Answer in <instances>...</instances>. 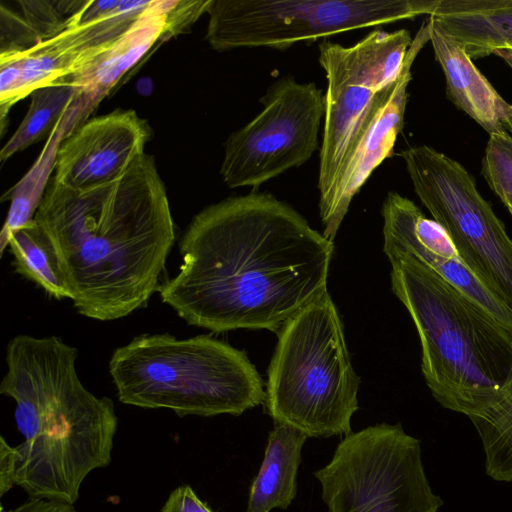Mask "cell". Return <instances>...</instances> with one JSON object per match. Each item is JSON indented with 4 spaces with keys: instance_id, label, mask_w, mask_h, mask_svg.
I'll list each match as a JSON object with an SVG mask.
<instances>
[{
    "instance_id": "29",
    "label": "cell",
    "mask_w": 512,
    "mask_h": 512,
    "mask_svg": "<svg viewBox=\"0 0 512 512\" xmlns=\"http://www.w3.org/2000/svg\"><path fill=\"white\" fill-rule=\"evenodd\" d=\"M494 54L503 59L512 69V50H497L494 52Z\"/></svg>"
},
{
    "instance_id": "2",
    "label": "cell",
    "mask_w": 512,
    "mask_h": 512,
    "mask_svg": "<svg viewBox=\"0 0 512 512\" xmlns=\"http://www.w3.org/2000/svg\"><path fill=\"white\" fill-rule=\"evenodd\" d=\"M79 314L112 321L145 306L175 242V225L153 156L118 179L72 189L50 178L35 214Z\"/></svg>"
},
{
    "instance_id": "10",
    "label": "cell",
    "mask_w": 512,
    "mask_h": 512,
    "mask_svg": "<svg viewBox=\"0 0 512 512\" xmlns=\"http://www.w3.org/2000/svg\"><path fill=\"white\" fill-rule=\"evenodd\" d=\"M413 38L407 29H376L351 46L324 40V128L319 153V210L328 203L379 95L399 77Z\"/></svg>"
},
{
    "instance_id": "24",
    "label": "cell",
    "mask_w": 512,
    "mask_h": 512,
    "mask_svg": "<svg viewBox=\"0 0 512 512\" xmlns=\"http://www.w3.org/2000/svg\"><path fill=\"white\" fill-rule=\"evenodd\" d=\"M482 159V175L502 202L512 199V137L491 134Z\"/></svg>"
},
{
    "instance_id": "25",
    "label": "cell",
    "mask_w": 512,
    "mask_h": 512,
    "mask_svg": "<svg viewBox=\"0 0 512 512\" xmlns=\"http://www.w3.org/2000/svg\"><path fill=\"white\" fill-rule=\"evenodd\" d=\"M210 0H167L166 40L183 33L202 14L207 13Z\"/></svg>"
},
{
    "instance_id": "19",
    "label": "cell",
    "mask_w": 512,
    "mask_h": 512,
    "mask_svg": "<svg viewBox=\"0 0 512 512\" xmlns=\"http://www.w3.org/2000/svg\"><path fill=\"white\" fill-rule=\"evenodd\" d=\"M66 126L67 124L61 120L31 169L2 197V201L9 199L11 203L0 233L1 256L8 247L13 233L36 222L35 214L55 167L59 146L70 135L69 127Z\"/></svg>"
},
{
    "instance_id": "30",
    "label": "cell",
    "mask_w": 512,
    "mask_h": 512,
    "mask_svg": "<svg viewBox=\"0 0 512 512\" xmlns=\"http://www.w3.org/2000/svg\"><path fill=\"white\" fill-rule=\"evenodd\" d=\"M504 128L507 132H511L512 133V109H511V112H510V115L508 117V119L506 120L505 124H504Z\"/></svg>"
},
{
    "instance_id": "28",
    "label": "cell",
    "mask_w": 512,
    "mask_h": 512,
    "mask_svg": "<svg viewBox=\"0 0 512 512\" xmlns=\"http://www.w3.org/2000/svg\"><path fill=\"white\" fill-rule=\"evenodd\" d=\"M2 512L3 509H2ZM6 512H77L73 504L57 500L31 498L15 509Z\"/></svg>"
},
{
    "instance_id": "17",
    "label": "cell",
    "mask_w": 512,
    "mask_h": 512,
    "mask_svg": "<svg viewBox=\"0 0 512 512\" xmlns=\"http://www.w3.org/2000/svg\"><path fill=\"white\" fill-rule=\"evenodd\" d=\"M429 17L471 59L512 50V0H439Z\"/></svg>"
},
{
    "instance_id": "6",
    "label": "cell",
    "mask_w": 512,
    "mask_h": 512,
    "mask_svg": "<svg viewBox=\"0 0 512 512\" xmlns=\"http://www.w3.org/2000/svg\"><path fill=\"white\" fill-rule=\"evenodd\" d=\"M277 335L264 399L275 424L307 437L351 433L359 377L328 291L288 319Z\"/></svg>"
},
{
    "instance_id": "18",
    "label": "cell",
    "mask_w": 512,
    "mask_h": 512,
    "mask_svg": "<svg viewBox=\"0 0 512 512\" xmlns=\"http://www.w3.org/2000/svg\"><path fill=\"white\" fill-rule=\"evenodd\" d=\"M307 435L285 424H275L264 458L253 480L246 512L286 509L297 491V473Z\"/></svg>"
},
{
    "instance_id": "23",
    "label": "cell",
    "mask_w": 512,
    "mask_h": 512,
    "mask_svg": "<svg viewBox=\"0 0 512 512\" xmlns=\"http://www.w3.org/2000/svg\"><path fill=\"white\" fill-rule=\"evenodd\" d=\"M17 10L41 42L64 31L88 0H15Z\"/></svg>"
},
{
    "instance_id": "16",
    "label": "cell",
    "mask_w": 512,
    "mask_h": 512,
    "mask_svg": "<svg viewBox=\"0 0 512 512\" xmlns=\"http://www.w3.org/2000/svg\"><path fill=\"white\" fill-rule=\"evenodd\" d=\"M428 21L430 42L445 76L448 98L489 135L508 134L504 124L512 105L501 97L465 50L429 16Z\"/></svg>"
},
{
    "instance_id": "13",
    "label": "cell",
    "mask_w": 512,
    "mask_h": 512,
    "mask_svg": "<svg viewBox=\"0 0 512 512\" xmlns=\"http://www.w3.org/2000/svg\"><path fill=\"white\" fill-rule=\"evenodd\" d=\"M428 41L430 26L427 19L413 38L399 77L379 95L372 108L350 156L339 173L328 203L319 210L323 235L330 241L334 240L354 196L393 151L404 124L407 88L412 78L411 68Z\"/></svg>"
},
{
    "instance_id": "9",
    "label": "cell",
    "mask_w": 512,
    "mask_h": 512,
    "mask_svg": "<svg viewBox=\"0 0 512 512\" xmlns=\"http://www.w3.org/2000/svg\"><path fill=\"white\" fill-rule=\"evenodd\" d=\"M401 156L416 195L446 231L461 262L512 309V239L474 177L427 145L409 147Z\"/></svg>"
},
{
    "instance_id": "12",
    "label": "cell",
    "mask_w": 512,
    "mask_h": 512,
    "mask_svg": "<svg viewBox=\"0 0 512 512\" xmlns=\"http://www.w3.org/2000/svg\"><path fill=\"white\" fill-rule=\"evenodd\" d=\"M151 2L126 0L124 9L111 16L83 24L72 20L64 31L27 51L0 55L1 130L15 103L91 63L132 26Z\"/></svg>"
},
{
    "instance_id": "4",
    "label": "cell",
    "mask_w": 512,
    "mask_h": 512,
    "mask_svg": "<svg viewBox=\"0 0 512 512\" xmlns=\"http://www.w3.org/2000/svg\"><path fill=\"white\" fill-rule=\"evenodd\" d=\"M387 258L392 291L419 335L432 396L468 418L482 414L512 383V331L415 258Z\"/></svg>"
},
{
    "instance_id": "15",
    "label": "cell",
    "mask_w": 512,
    "mask_h": 512,
    "mask_svg": "<svg viewBox=\"0 0 512 512\" xmlns=\"http://www.w3.org/2000/svg\"><path fill=\"white\" fill-rule=\"evenodd\" d=\"M166 33L167 0H152L110 48L64 78L76 89L72 106L84 120L156 42L166 40Z\"/></svg>"
},
{
    "instance_id": "26",
    "label": "cell",
    "mask_w": 512,
    "mask_h": 512,
    "mask_svg": "<svg viewBox=\"0 0 512 512\" xmlns=\"http://www.w3.org/2000/svg\"><path fill=\"white\" fill-rule=\"evenodd\" d=\"M162 512H213L189 486H181L171 492Z\"/></svg>"
},
{
    "instance_id": "22",
    "label": "cell",
    "mask_w": 512,
    "mask_h": 512,
    "mask_svg": "<svg viewBox=\"0 0 512 512\" xmlns=\"http://www.w3.org/2000/svg\"><path fill=\"white\" fill-rule=\"evenodd\" d=\"M469 419L483 444L487 475L496 481L511 482L512 383L497 403Z\"/></svg>"
},
{
    "instance_id": "3",
    "label": "cell",
    "mask_w": 512,
    "mask_h": 512,
    "mask_svg": "<svg viewBox=\"0 0 512 512\" xmlns=\"http://www.w3.org/2000/svg\"><path fill=\"white\" fill-rule=\"evenodd\" d=\"M77 357L57 336L18 334L6 348L0 393L15 401L25 439L16 447L15 484L31 498L74 504L86 476L111 461L114 403L85 388Z\"/></svg>"
},
{
    "instance_id": "21",
    "label": "cell",
    "mask_w": 512,
    "mask_h": 512,
    "mask_svg": "<svg viewBox=\"0 0 512 512\" xmlns=\"http://www.w3.org/2000/svg\"><path fill=\"white\" fill-rule=\"evenodd\" d=\"M75 95L76 89L65 79L34 90L25 117L0 151L1 162L49 138L70 109Z\"/></svg>"
},
{
    "instance_id": "14",
    "label": "cell",
    "mask_w": 512,
    "mask_h": 512,
    "mask_svg": "<svg viewBox=\"0 0 512 512\" xmlns=\"http://www.w3.org/2000/svg\"><path fill=\"white\" fill-rule=\"evenodd\" d=\"M151 137L148 122L131 109L89 119L61 142L53 178L72 189L112 182L145 153Z\"/></svg>"
},
{
    "instance_id": "7",
    "label": "cell",
    "mask_w": 512,
    "mask_h": 512,
    "mask_svg": "<svg viewBox=\"0 0 512 512\" xmlns=\"http://www.w3.org/2000/svg\"><path fill=\"white\" fill-rule=\"evenodd\" d=\"M439 0H210L206 40L216 51L285 50L299 42L431 15Z\"/></svg>"
},
{
    "instance_id": "11",
    "label": "cell",
    "mask_w": 512,
    "mask_h": 512,
    "mask_svg": "<svg viewBox=\"0 0 512 512\" xmlns=\"http://www.w3.org/2000/svg\"><path fill=\"white\" fill-rule=\"evenodd\" d=\"M260 102L262 111L225 142L220 174L229 188L257 189L303 165L318 148L324 95L315 83L284 76Z\"/></svg>"
},
{
    "instance_id": "27",
    "label": "cell",
    "mask_w": 512,
    "mask_h": 512,
    "mask_svg": "<svg viewBox=\"0 0 512 512\" xmlns=\"http://www.w3.org/2000/svg\"><path fill=\"white\" fill-rule=\"evenodd\" d=\"M17 449L11 447L3 437L0 438V496L8 492L15 484L17 470Z\"/></svg>"
},
{
    "instance_id": "5",
    "label": "cell",
    "mask_w": 512,
    "mask_h": 512,
    "mask_svg": "<svg viewBox=\"0 0 512 512\" xmlns=\"http://www.w3.org/2000/svg\"><path fill=\"white\" fill-rule=\"evenodd\" d=\"M109 373L122 403L179 416H238L265 399L246 354L211 335L136 336L114 350Z\"/></svg>"
},
{
    "instance_id": "8",
    "label": "cell",
    "mask_w": 512,
    "mask_h": 512,
    "mask_svg": "<svg viewBox=\"0 0 512 512\" xmlns=\"http://www.w3.org/2000/svg\"><path fill=\"white\" fill-rule=\"evenodd\" d=\"M314 476L329 512H437L443 503L426 477L420 441L400 424L349 433Z\"/></svg>"
},
{
    "instance_id": "31",
    "label": "cell",
    "mask_w": 512,
    "mask_h": 512,
    "mask_svg": "<svg viewBox=\"0 0 512 512\" xmlns=\"http://www.w3.org/2000/svg\"><path fill=\"white\" fill-rule=\"evenodd\" d=\"M503 204L506 206V208L512 215V199H508V200L504 201Z\"/></svg>"
},
{
    "instance_id": "20",
    "label": "cell",
    "mask_w": 512,
    "mask_h": 512,
    "mask_svg": "<svg viewBox=\"0 0 512 512\" xmlns=\"http://www.w3.org/2000/svg\"><path fill=\"white\" fill-rule=\"evenodd\" d=\"M8 248L17 274L32 281L57 300H72V293L63 278L53 246L37 222L13 233Z\"/></svg>"
},
{
    "instance_id": "1",
    "label": "cell",
    "mask_w": 512,
    "mask_h": 512,
    "mask_svg": "<svg viewBox=\"0 0 512 512\" xmlns=\"http://www.w3.org/2000/svg\"><path fill=\"white\" fill-rule=\"evenodd\" d=\"M179 251L178 274L158 292L187 324L277 333L327 292L334 245L291 205L254 190L200 211Z\"/></svg>"
}]
</instances>
